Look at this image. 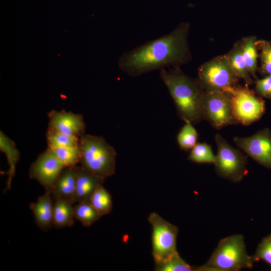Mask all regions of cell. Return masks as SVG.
I'll return each mask as SVG.
<instances>
[{
    "instance_id": "6da1fadb",
    "label": "cell",
    "mask_w": 271,
    "mask_h": 271,
    "mask_svg": "<svg viewBox=\"0 0 271 271\" xmlns=\"http://www.w3.org/2000/svg\"><path fill=\"white\" fill-rule=\"evenodd\" d=\"M189 30V24L182 22L169 34L123 53L118 59V67L130 76H138L189 62L191 59Z\"/></svg>"
},
{
    "instance_id": "7a4b0ae2",
    "label": "cell",
    "mask_w": 271,
    "mask_h": 271,
    "mask_svg": "<svg viewBox=\"0 0 271 271\" xmlns=\"http://www.w3.org/2000/svg\"><path fill=\"white\" fill-rule=\"evenodd\" d=\"M159 77L173 98L181 119L192 124L203 119L201 99L204 90L197 79L184 74L179 66L160 70Z\"/></svg>"
},
{
    "instance_id": "3957f363",
    "label": "cell",
    "mask_w": 271,
    "mask_h": 271,
    "mask_svg": "<svg viewBox=\"0 0 271 271\" xmlns=\"http://www.w3.org/2000/svg\"><path fill=\"white\" fill-rule=\"evenodd\" d=\"M80 145L81 167L105 179L114 174L116 153L103 137L84 134Z\"/></svg>"
},
{
    "instance_id": "277c9868",
    "label": "cell",
    "mask_w": 271,
    "mask_h": 271,
    "mask_svg": "<svg viewBox=\"0 0 271 271\" xmlns=\"http://www.w3.org/2000/svg\"><path fill=\"white\" fill-rule=\"evenodd\" d=\"M254 261L247 252L243 236L234 234L219 241L204 265L209 271H238L252 267Z\"/></svg>"
},
{
    "instance_id": "5b68a950",
    "label": "cell",
    "mask_w": 271,
    "mask_h": 271,
    "mask_svg": "<svg viewBox=\"0 0 271 271\" xmlns=\"http://www.w3.org/2000/svg\"><path fill=\"white\" fill-rule=\"evenodd\" d=\"M229 93L232 111L237 122L248 125L258 120L265 110L264 101L247 87L237 85L225 88Z\"/></svg>"
},
{
    "instance_id": "8992f818",
    "label": "cell",
    "mask_w": 271,
    "mask_h": 271,
    "mask_svg": "<svg viewBox=\"0 0 271 271\" xmlns=\"http://www.w3.org/2000/svg\"><path fill=\"white\" fill-rule=\"evenodd\" d=\"M239 78L231 69L225 55L204 63L198 70L197 80L204 90H223L236 86Z\"/></svg>"
},
{
    "instance_id": "52a82bcc",
    "label": "cell",
    "mask_w": 271,
    "mask_h": 271,
    "mask_svg": "<svg viewBox=\"0 0 271 271\" xmlns=\"http://www.w3.org/2000/svg\"><path fill=\"white\" fill-rule=\"evenodd\" d=\"M215 140L217 154L213 164L217 174L232 182L240 181L247 173L246 157L220 134L215 135Z\"/></svg>"
},
{
    "instance_id": "ba28073f",
    "label": "cell",
    "mask_w": 271,
    "mask_h": 271,
    "mask_svg": "<svg viewBox=\"0 0 271 271\" xmlns=\"http://www.w3.org/2000/svg\"><path fill=\"white\" fill-rule=\"evenodd\" d=\"M148 221L152 227V255L155 262L165 261L177 252L178 227L164 219L157 213H152Z\"/></svg>"
},
{
    "instance_id": "9c48e42d",
    "label": "cell",
    "mask_w": 271,
    "mask_h": 271,
    "mask_svg": "<svg viewBox=\"0 0 271 271\" xmlns=\"http://www.w3.org/2000/svg\"><path fill=\"white\" fill-rule=\"evenodd\" d=\"M203 119L216 129L237 124L233 115L230 95L223 90H204L201 99Z\"/></svg>"
},
{
    "instance_id": "30bf717a",
    "label": "cell",
    "mask_w": 271,
    "mask_h": 271,
    "mask_svg": "<svg viewBox=\"0 0 271 271\" xmlns=\"http://www.w3.org/2000/svg\"><path fill=\"white\" fill-rule=\"evenodd\" d=\"M236 146L263 166L271 169V131L263 129L251 136L233 138Z\"/></svg>"
},
{
    "instance_id": "8fae6325",
    "label": "cell",
    "mask_w": 271,
    "mask_h": 271,
    "mask_svg": "<svg viewBox=\"0 0 271 271\" xmlns=\"http://www.w3.org/2000/svg\"><path fill=\"white\" fill-rule=\"evenodd\" d=\"M65 166L46 150L32 164L29 176L51 193Z\"/></svg>"
},
{
    "instance_id": "7c38bea8",
    "label": "cell",
    "mask_w": 271,
    "mask_h": 271,
    "mask_svg": "<svg viewBox=\"0 0 271 271\" xmlns=\"http://www.w3.org/2000/svg\"><path fill=\"white\" fill-rule=\"evenodd\" d=\"M47 115L49 119L48 128L79 138L84 134L85 125L82 115L52 110Z\"/></svg>"
},
{
    "instance_id": "4fadbf2b",
    "label": "cell",
    "mask_w": 271,
    "mask_h": 271,
    "mask_svg": "<svg viewBox=\"0 0 271 271\" xmlns=\"http://www.w3.org/2000/svg\"><path fill=\"white\" fill-rule=\"evenodd\" d=\"M78 167H65L63 169L51 192L53 201L63 199L75 204Z\"/></svg>"
},
{
    "instance_id": "5bb4252c",
    "label": "cell",
    "mask_w": 271,
    "mask_h": 271,
    "mask_svg": "<svg viewBox=\"0 0 271 271\" xmlns=\"http://www.w3.org/2000/svg\"><path fill=\"white\" fill-rule=\"evenodd\" d=\"M30 208L40 229L47 231L53 227V201L50 192L45 191L36 202L30 204Z\"/></svg>"
},
{
    "instance_id": "9a60e30c",
    "label": "cell",
    "mask_w": 271,
    "mask_h": 271,
    "mask_svg": "<svg viewBox=\"0 0 271 271\" xmlns=\"http://www.w3.org/2000/svg\"><path fill=\"white\" fill-rule=\"evenodd\" d=\"M105 179L99 177L91 172L78 167L74 203L89 201L93 192Z\"/></svg>"
},
{
    "instance_id": "2e32d148",
    "label": "cell",
    "mask_w": 271,
    "mask_h": 271,
    "mask_svg": "<svg viewBox=\"0 0 271 271\" xmlns=\"http://www.w3.org/2000/svg\"><path fill=\"white\" fill-rule=\"evenodd\" d=\"M225 55L235 74L239 78L242 79L247 85H251L253 81L243 56L240 41L236 42L230 51Z\"/></svg>"
},
{
    "instance_id": "e0dca14e",
    "label": "cell",
    "mask_w": 271,
    "mask_h": 271,
    "mask_svg": "<svg viewBox=\"0 0 271 271\" xmlns=\"http://www.w3.org/2000/svg\"><path fill=\"white\" fill-rule=\"evenodd\" d=\"M73 205L63 199L53 201V227L60 229L73 225L75 218Z\"/></svg>"
},
{
    "instance_id": "ac0fdd59",
    "label": "cell",
    "mask_w": 271,
    "mask_h": 271,
    "mask_svg": "<svg viewBox=\"0 0 271 271\" xmlns=\"http://www.w3.org/2000/svg\"><path fill=\"white\" fill-rule=\"evenodd\" d=\"M0 150L5 153L8 165L9 170L7 172L8 178L7 182V190L10 189L12 181L15 176L16 167L20 158V153L14 142L4 133L0 132Z\"/></svg>"
},
{
    "instance_id": "d6986e66",
    "label": "cell",
    "mask_w": 271,
    "mask_h": 271,
    "mask_svg": "<svg viewBox=\"0 0 271 271\" xmlns=\"http://www.w3.org/2000/svg\"><path fill=\"white\" fill-rule=\"evenodd\" d=\"M256 38L253 36L243 38L240 40L242 54L248 72L254 79L257 78L256 70L258 55L256 46Z\"/></svg>"
},
{
    "instance_id": "ffe728a7",
    "label": "cell",
    "mask_w": 271,
    "mask_h": 271,
    "mask_svg": "<svg viewBox=\"0 0 271 271\" xmlns=\"http://www.w3.org/2000/svg\"><path fill=\"white\" fill-rule=\"evenodd\" d=\"M155 270L157 271H208L204 264L193 266L188 264L177 252L167 260L155 262Z\"/></svg>"
},
{
    "instance_id": "44dd1931",
    "label": "cell",
    "mask_w": 271,
    "mask_h": 271,
    "mask_svg": "<svg viewBox=\"0 0 271 271\" xmlns=\"http://www.w3.org/2000/svg\"><path fill=\"white\" fill-rule=\"evenodd\" d=\"M65 167H72L80 164L81 156L80 145L74 147L50 148L47 150Z\"/></svg>"
},
{
    "instance_id": "7402d4cb",
    "label": "cell",
    "mask_w": 271,
    "mask_h": 271,
    "mask_svg": "<svg viewBox=\"0 0 271 271\" xmlns=\"http://www.w3.org/2000/svg\"><path fill=\"white\" fill-rule=\"evenodd\" d=\"M89 202L101 216L109 213L111 211V196L102 185L96 189Z\"/></svg>"
},
{
    "instance_id": "603a6c76",
    "label": "cell",
    "mask_w": 271,
    "mask_h": 271,
    "mask_svg": "<svg viewBox=\"0 0 271 271\" xmlns=\"http://www.w3.org/2000/svg\"><path fill=\"white\" fill-rule=\"evenodd\" d=\"M75 218L85 227L90 226L101 216L89 201L77 203L74 206Z\"/></svg>"
},
{
    "instance_id": "cb8c5ba5",
    "label": "cell",
    "mask_w": 271,
    "mask_h": 271,
    "mask_svg": "<svg viewBox=\"0 0 271 271\" xmlns=\"http://www.w3.org/2000/svg\"><path fill=\"white\" fill-rule=\"evenodd\" d=\"M48 147L66 148L80 145V138L48 128L46 134Z\"/></svg>"
},
{
    "instance_id": "d4e9b609",
    "label": "cell",
    "mask_w": 271,
    "mask_h": 271,
    "mask_svg": "<svg viewBox=\"0 0 271 271\" xmlns=\"http://www.w3.org/2000/svg\"><path fill=\"white\" fill-rule=\"evenodd\" d=\"M185 122L178 134L177 142L181 149L188 151L197 144L198 134L190 121L186 120Z\"/></svg>"
},
{
    "instance_id": "484cf974",
    "label": "cell",
    "mask_w": 271,
    "mask_h": 271,
    "mask_svg": "<svg viewBox=\"0 0 271 271\" xmlns=\"http://www.w3.org/2000/svg\"><path fill=\"white\" fill-rule=\"evenodd\" d=\"M215 156L212 148L206 143L197 144L192 149L188 160L197 163H214Z\"/></svg>"
},
{
    "instance_id": "4316f807",
    "label": "cell",
    "mask_w": 271,
    "mask_h": 271,
    "mask_svg": "<svg viewBox=\"0 0 271 271\" xmlns=\"http://www.w3.org/2000/svg\"><path fill=\"white\" fill-rule=\"evenodd\" d=\"M256 46L260 62L259 71L266 76L271 75V41L257 40Z\"/></svg>"
},
{
    "instance_id": "83f0119b",
    "label": "cell",
    "mask_w": 271,
    "mask_h": 271,
    "mask_svg": "<svg viewBox=\"0 0 271 271\" xmlns=\"http://www.w3.org/2000/svg\"><path fill=\"white\" fill-rule=\"evenodd\" d=\"M252 257L254 261L262 260L271 266V235L263 238Z\"/></svg>"
},
{
    "instance_id": "f1b7e54d",
    "label": "cell",
    "mask_w": 271,
    "mask_h": 271,
    "mask_svg": "<svg viewBox=\"0 0 271 271\" xmlns=\"http://www.w3.org/2000/svg\"><path fill=\"white\" fill-rule=\"evenodd\" d=\"M255 90L258 95L266 97L271 92V75H266L263 79L257 80Z\"/></svg>"
},
{
    "instance_id": "f546056e",
    "label": "cell",
    "mask_w": 271,
    "mask_h": 271,
    "mask_svg": "<svg viewBox=\"0 0 271 271\" xmlns=\"http://www.w3.org/2000/svg\"><path fill=\"white\" fill-rule=\"evenodd\" d=\"M266 97L271 99V92L267 95Z\"/></svg>"
}]
</instances>
